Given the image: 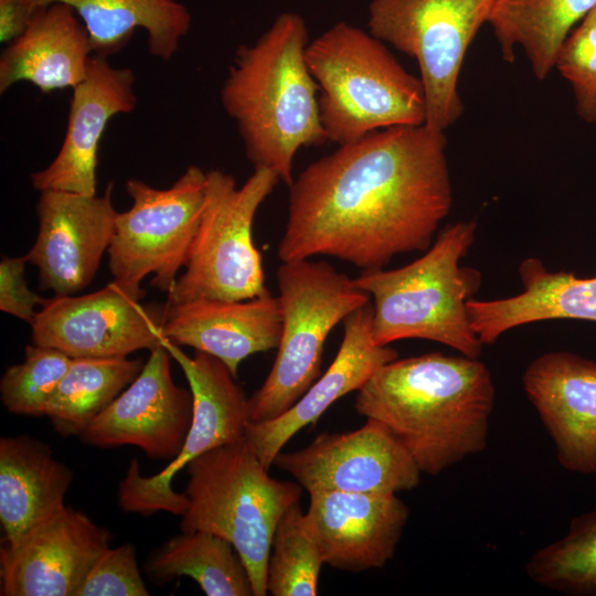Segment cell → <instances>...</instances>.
I'll list each match as a JSON object with an SVG mask.
<instances>
[{
	"instance_id": "obj_1",
	"label": "cell",
	"mask_w": 596,
	"mask_h": 596,
	"mask_svg": "<svg viewBox=\"0 0 596 596\" xmlns=\"http://www.w3.org/2000/svg\"><path fill=\"white\" fill-rule=\"evenodd\" d=\"M444 131L394 126L340 145L289 185L281 262L331 256L365 269L425 252L453 203Z\"/></svg>"
},
{
	"instance_id": "obj_2",
	"label": "cell",
	"mask_w": 596,
	"mask_h": 596,
	"mask_svg": "<svg viewBox=\"0 0 596 596\" xmlns=\"http://www.w3.org/2000/svg\"><path fill=\"white\" fill-rule=\"evenodd\" d=\"M494 398L478 358L430 352L381 366L356 391L354 407L383 424L422 472L437 476L486 449Z\"/></svg>"
},
{
	"instance_id": "obj_3",
	"label": "cell",
	"mask_w": 596,
	"mask_h": 596,
	"mask_svg": "<svg viewBox=\"0 0 596 596\" xmlns=\"http://www.w3.org/2000/svg\"><path fill=\"white\" fill-rule=\"evenodd\" d=\"M308 30L285 12L252 45H242L221 88L254 169H268L288 185L299 149L328 141L320 120L318 85L306 61Z\"/></svg>"
},
{
	"instance_id": "obj_4",
	"label": "cell",
	"mask_w": 596,
	"mask_h": 596,
	"mask_svg": "<svg viewBox=\"0 0 596 596\" xmlns=\"http://www.w3.org/2000/svg\"><path fill=\"white\" fill-rule=\"evenodd\" d=\"M476 230L475 221L446 225L412 263L389 270L365 269L353 278L373 298L375 343L424 339L466 356H480L483 344L470 326L467 304L479 290L482 276L460 265Z\"/></svg>"
},
{
	"instance_id": "obj_5",
	"label": "cell",
	"mask_w": 596,
	"mask_h": 596,
	"mask_svg": "<svg viewBox=\"0 0 596 596\" xmlns=\"http://www.w3.org/2000/svg\"><path fill=\"white\" fill-rule=\"evenodd\" d=\"M306 61L328 140L340 146L384 128L425 124L421 78L371 33L338 22L308 43Z\"/></svg>"
},
{
	"instance_id": "obj_6",
	"label": "cell",
	"mask_w": 596,
	"mask_h": 596,
	"mask_svg": "<svg viewBox=\"0 0 596 596\" xmlns=\"http://www.w3.org/2000/svg\"><path fill=\"white\" fill-rule=\"evenodd\" d=\"M188 508L181 532L228 541L243 561L254 596L267 595V562L276 526L301 497V486L268 475L245 438L215 447L187 465Z\"/></svg>"
},
{
	"instance_id": "obj_7",
	"label": "cell",
	"mask_w": 596,
	"mask_h": 596,
	"mask_svg": "<svg viewBox=\"0 0 596 596\" xmlns=\"http://www.w3.org/2000/svg\"><path fill=\"white\" fill-rule=\"evenodd\" d=\"M276 278L281 333L274 364L249 397L251 422L280 416L305 394L321 374L331 330L371 298L327 262H281Z\"/></svg>"
},
{
	"instance_id": "obj_8",
	"label": "cell",
	"mask_w": 596,
	"mask_h": 596,
	"mask_svg": "<svg viewBox=\"0 0 596 596\" xmlns=\"http://www.w3.org/2000/svg\"><path fill=\"white\" fill-rule=\"evenodd\" d=\"M279 181L268 169H254L238 188L226 172H206L200 224L167 304L201 298L246 300L269 292L262 254L253 241V223Z\"/></svg>"
},
{
	"instance_id": "obj_9",
	"label": "cell",
	"mask_w": 596,
	"mask_h": 596,
	"mask_svg": "<svg viewBox=\"0 0 596 596\" xmlns=\"http://www.w3.org/2000/svg\"><path fill=\"white\" fill-rule=\"evenodd\" d=\"M497 0H372L370 33L417 61L425 125L444 131L462 113L458 78L465 54Z\"/></svg>"
},
{
	"instance_id": "obj_10",
	"label": "cell",
	"mask_w": 596,
	"mask_h": 596,
	"mask_svg": "<svg viewBox=\"0 0 596 596\" xmlns=\"http://www.w3.org/2000/svg\"><path fill=\"white\" fill-rule=\"evenodd\" d=\"M206 172L190 166L168 189L128 179L129 210L117 213L107 251L114 279L140 287L151 285L167 294L184 267L198 231L205 199Z\"/></svg>"
},
{
	"instance_id": "obj_11",
	"label": "cell",
	"mask_w": 596,
	"mask_h": 596,
	"mask_svg": "<svg viewBox=\"0 0 596 596\" xmlns=\"http://www.w3.org/2000/svg\"><path fill=\"white\" fill-rule=\"evenodd\" d=\"M168 351L188 380L193 416L182 449L161 471L145 477L134 458L119 482L120 509L143 517L158 511L182 515L188 498L172 489L174 476L198 456L244 438L251 422L249 398L222 361L201 351L189 356L175 344Z\"/></svg>"
},
{
	"instance_id": "obj_12",
	"label": "cell",
	"mask_w": 596,
	"mask_h": 596,
	"mask_svg": "<svg viewBox=\"0 0 596 596\" xmlns=\"http://www.w3.org/2000/svg\"><path fill=\"white\" fill-rule=\"evenodd\" d=\"M141 287L114 279L85 295L45 298L31 322L36 345L71 358H117L161 345L166 304H141Z\"/></svg>"
},
{
	"instance_id": "obj_13",
	"label": "cell",
	"mask_w": 596,
	"mask_h": 596,
	"mask_svg": "<svg viewBox=\"0 0 596 596\" xmlns=\"http://www.w3.org/2000/svg\"><path fill=\"white\" fill-rule=\"evenodd\" d=\"M274 464L308 492L394 493L419 482L417 464L380 422L345 433H321L306 447L280 451Z\"/></svg>"
},
{
	"instance_id": "obj_14",
	"label": "cell",
	"mask_w": 596,
	"mask_h": 596,
	"mask_svg": "<svg viewBox=\"0 0 596 596\" xmlns=\"http://www.w3.org/2000/svg\"><path fill=\"white\" fill-rule=\"evenodd\" d=\"M113 188L109 182L100 196L40 192L38 235L25 255L38 268L42 290L70 296L92 283L115 230L118 212L113 204Z\"/></svg>"
},
{
	"instance_id": "obj_15",
	"label": "cell",
	"mask_w": 596,
	"mask_h": 596,
	"mask_svg": "<svg viewBox=\"0 0 596 596\" xmlns=\"http://www.w3.org/2000/svg\"><path fill=\"white\" fill-rule=\"evenodd\" d=\"M170 358L162 344L151 350L138 376L79 439L102 448L137 446L151 459L175 458L191 427L193 397L174 383Z\"/></svg>"
},
{
	"instance_id": "obj_16",
	"label": "cell",
	"mask_w": 596,
	"mask_h": 596,
	"mask_svg": "<svg viewBox=\"0 0 596 596\" xmlns=\"http://www.w3.org/2000/svg\"><path fill=\"white\" fill-rule=\"evenodd\" d=\"M111 534L67 505L0 549V595L75 596Z\"/></svg>"
},
{
	"instance_id": "obj_17",
	"label": "cell",
	"mask_w": 596,
	"mask_h": 596,
	"mask_svg": "<svg viewBox=\"0 0 596 596\" xmlns=\"http://www.w3.org/2000/svg\"><path fill=\"white\" fill-rule=\"evenodd\" d=\"M134 85L130 68L114 67L107 57L92 55L85 78L72 89L61 149L47 167L31 173L33 189L96 195L99 142L115 115L136 108Z\"/></svg>"
},
{
	"instance_id": "obj_18",
	"label": "cell",
	"mask_w": 596,
	"mask_h": 596,
	"mask_svg": "<svg viewBox=\"0 0 596 596\" xmlns=\"http://www.w3.org/2000/svg\"><path fill=\"white\" fill-rule=\"evenodd\" d=\"M308 493L306 519L324 564L358 573L381 568L393 557L409 517L396 494Z\"/></svg>"
},
{
	"instance_id": "obj_19",
	"label": "cell",
	"mask_w": 596,
	"mask_h": 596,
	"mask_svg": "<svg viewBox=\"0 0 596 596\" xmlns=\"http://www.w3.org/2000/svg\"><path fill=\"white\" fill-rule=\"evenodd\" d=\"M522 384L560 465L596 475V362L568 351L546 352L526 366Z\"/></svg>"
},
{
	"instance_id": "obj_20",
	"label": "cell",
	"mask_w": 596,
	"mask_h": 596,
	"mask_svg": "<svg viewBox=\"0 0 596 596\" xmlns=\"http://www.w3.org/2000/svg\"><path fill=\"white\" fill-rule=\"evenodd\" d=\"M344 333L336 358L305 394L280 416L249 422L245 438L269 470L284 446L313 424L339 398L359 391L384 364L397 359L390 345L373 339V305L369 301L343 320Z\"/></svg>"
},
{
	"instance_id": "obj_21",
	"label": "cell",
	"mask_w": 596,
	"mask_h": 596,
	"mask_svg": "<svg viewBox=\"0 0 596 596\" xmlns=\"http://www.w3.org/2000/svg\"><path fill=\"white\" fill-rule=\"evenodd\" d=\"M162 337L222 361L236 377L243 360L277 349L281 308L270 292L246 300L194 299L166 302Z\"/></svg>"
},
{
	"instance_id": "obj_22",
	"label": "cell",
	"mask_w": 596,
	"mask_h": 596,
	"mask_svg": "<svg viewBox=\"0 0 596 596\" xmlns=\"http://www.w3.org/2000/svg\"><path fill=\"white\" fill-rule=\"evenodd\" d=\"M93 47L72 7L54 2L35 10L25 31L0 55V93L28 82L43 94L74 88L86 76Z\"/></svg>"
},
{
	"instance_id": "obj_23",
	"label": "cell",
	"mask_w": 596,
	"mask_h": 596,
	"mask_svg": "<svg viewBox=\"0 0 596 596\" xmlns=\"http://www.w3.org/2000/svg\"><path fill=\"white\" fill-rule=\"evenodd\" d=\"M523 290L511 297L467 304L470 326L482 344L494 343L517 327L545 320L596 322V277L579 278L570 272L550 270L539 258L519 266Z\"/></svg>"
},
{
	"instance_id": "obj_24",
	"label": "cell",
	"mask_w": 596,
	"mask_h": 596,
	"mask_svg": "<svg viewBox=\"0 0 596 596\" xmlns=\"http://www.w3.org/2000/svg\"><path fill=\"white\" fill-rule=\"evenodd\" d=\"M72 470L51 448L28 435L0 439V522L12 544L54 515L64 502Z\"/></svg>"
},
{
	"instance_id": "obj_25",
	"label": "cell",
	"mask_w": 596,
	"mask_h": 596,
	"mask_svg": "<svg viewBox=\"0 0 596 596\" xmlns=\"http://www.w3.org/2000/svg\"><path fill=\"white\" fill-rule=\"evenodd\" d=\"M54 2L73 8L87 30L93 53L107 58L142 29L150 54L169 61L192 23L190 11L177 0H34L36 8Z\"/></svg>"
},
{
	"instance_id": "obj_26",
	"label": "cell",
	"mask_w": 596,
	"mask_h": 596,
	"mask_svg": "<svg viewBox=\"0 0 596 596\" xmlns=\"http://www.w3.org/2000/svg\"><path fill=\"white\" fill-rule=\"evenodd\" d=\"M595 7L596 0H497L487 22L502 58L512 63L519 45L535 77L544 79L572 28Z\"/></svg>"
},
{
	"instance_id": "obj_27",
	"label": "cell",
	"mask_w": 596,
	"mask_h": 596,
	"mask_svg": "<svg viewBox=\"0 0 596 596\" xmlns=\"http://www.w3.org/2000/svg\"><path fill=\"white\" fill-rule=\"evenodd\" d=\"M145 571L158 584L191 577L207 596H254L248 572L233 545L205 531L169 539L149 555Z\"/></svg>"
},
{
	"instance_id": "obj_28",
	"label": "cell",
	"mask_w": 596,
	"mask_h": 596,
	"mask_svg": "<svg viewBox=\"0 0 596 596\" xmlns=\"http://www.w3.org/2000/svg\"><path fill=\"white\" fill-rule=\"evenodd\" d=\"M142 368L141 360L128 356L72 358L45 416L58 434L79 436Z\"/></svg>"
},
{
	"instance_id": "obj_29",
	"label": "cell",
	"mask_w": 596,
	"mask_h": 596,
	"mask_svg": "<svg viewBox=\"0 0 596 596\" xmlns=\"http://www.w3.org/2000/svg\"><path fill=\"white\" fill-rule=\"evenodd\" d=\"M525 572L544 588L596 596V509L575 517L563 538L534 552Z\"/></svg>"
},
{
	"instance_id": "obj_30",
	"label": "cell",
	"mask_w": 596,
	"mask_h": 596,
	"mask_svg": "<svg viewBox=\"0 0 596 596\" xmlns=\"http://www.w3.org/2000/svg\"><path fill=\"white\" fill-rule=\"evenodd\" d=\"M320 547L299 502L279 520L267 562V593L273 596H316L322 565Z\"/></svg>"
},
{
	"instance_id": "obj_31",
	"label": "cell",
	"mask_w": 596,
	"mask_h": 596,
	"mask_svg": "<svg viewBox=\"0 0 596 596\" xmlns=\"http://www.w3.org/2000/svg\"><path fill=\"white\" fill-rule=\"evenodd\" d=\"M24 351V361L8 368L1 377V402L10 413L42 416L72 358L57 349L33 343Z\"/></svg>"
},
{
	"instance_id": "obj_32",
	"label": "cell",
	"mask_w": 596,
	"mask_h": 596,
	"mask_svg": "<svg viewBox=\"0 0 596 596\" xmlns=\"http://www.w3.org/2000/svg\"><path fill=\"white\" fill-rule=\"evenodd\" d=\"M554 66L571 83L578 115L596 121V7L562 43Z\"/></svg>"
},
{
	"instance_id": "obj_33",
	"label": "cell",
	"mask_w": 596,
	"mask_h": 596,
	"mask_svg": "<svg viewBox=\"0 0 596 596\" xmlns=\"http://www.w3.org/2000/svg\"><path fill=\"white\" fill-rule=\"evenodd\" d=\"M136 549L126 543L107 547L95 561L75 596H148Z\"/></svg>"
},
{
	"instance_id": "obj_34",
	"label": "cell",
	"mask_w": 596,
	"mask_h": 596,
	"mask_svg": "<svg viewBox=\"0 0 596 596\" xmlns=\"http://www.w3.org/2000/svg\"><path fill=\"white\" fill-rule=\"evenodd\" d=\"M26 255L18 257L2 256L0 262V310L31 324L36 306H42L45 298L32 291L26 284Z\"/></svg>"
},
{
	"instance_id": "obj_35",
	"label": "cell",
	"mask_w": 596,
	"mask_h": 596,
	"mask_svg": "<svg viewBox=\"0 0 596 596\" xmlns=\"http://www.w3.org/2000/svg\"><path fill=\"white\" fill-rule=\"evenodd\" d=\"M36 9L34 0H0V42L7 45L20 36Z\"/></svg>"
}]
</instances>
